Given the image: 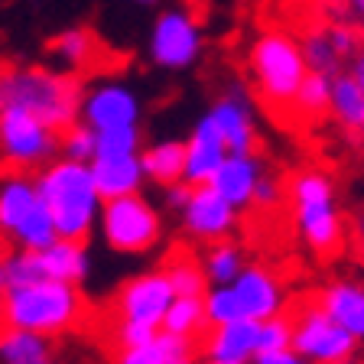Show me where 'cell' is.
I'll return each instance as SVG.
<instances>
[{"label":"cell","instance_id":"1","mask_svg":"<svg viewBox=\"0 0 364 364\" xmlns=\"http://www.w3.org/2000/svg\"><path fill=\"white\" fill-rule=\"evenodd\" d=\"M0 95H4V105L36 114L39 121L59 134L82 121L85 91L72 72H55L46 65L0 68Z\"/></svg>","mask_w":364,"mask_h":364},{"label":"cell","instance_id":"2","mask_svg":"<svg viewBox=\"0 0 364 364\" xmlns=\"http://www.w3.org/2000/svg\"><path fill=\"white\" fill-rule=\"evenodd\" d=\"M36 189L43 205L53 215L59 237L88 241L91 231L98 228L101 208H105V198L95 186V176H91V163L53 159L46 169H39Z\"/></svg>","mask_w":364,"mask_h":364},{"label":"cell","instance_id":"3","mask_svg":"<svg viewBox=\"0 0 364 364\" xmlns=\"http://www.w3.org/2000/svg\"><path fill=\"white\" fill-rule=\"evenodd\" d=\"M88 322V303L78 287L59 280H39L26 287H7L4 293V312L0 326L26 328V332L46 335H68Z\"/></svg>","mask_w":364,"mask_h":364},{"label":"cell","instance_id":"4","mask_svg":"<svg viewBox=\"0 0 364 364\" xmlns=\"http://www.w3.org/2000/svg\"><path fill=\"white\" fill-rule=\"evenodd\" d=\"M247 68L254 78V91L270 111H293V98L303 78L309 75L299 39L283 30H264L254 36L247 49Z\"/></svg>","mask_w":364,"mask_h":364},{"label":"cell","instance_id":"5","mask_svg":"<svg viewBox=\"0 0 364 364\" xmlns=\"http://www.w3.org/2000/svg\"><path fill=\"white\" fill-rule=\"evenodd\" d=\"M289 202H293L296 228H299L306 247L318 257H335L345 247V225H341L338 205H335L332 176L316 166L299 169L289 182Z\"/></svg>","mask_w":364,"mask_h":364},{"label":"cell","instance_id":"6","mask_svg":"<svg viewBox=\"0 0 364 364\" xmlns=\"http://www.w3.org/2000/svg\"><path fill=\"white\" fill-rule=\"evenodd\" d=\"M55 156H59V130H53L23 107H0V169L4 173H39Z\"/></svg>","mask_w":364,"mask_h":364},{"label":"cell","instance_id":"7","mask_svg":"<svg viewBox=\"0 0 364 364\" xmlns=\"http://www.w3.org/2000/svg\"><path fill=\"white\" fill-rule=\"evenodd\" d=\"M98 228L105 235V244L117 254H146L163 241V215L140 192L107 198Z\"/></svg>","mask_w":364,"mask_h":364},{"label":"cell","instance_id":"8","mask_svg":"<svg viewBox=\"0 0 364 364\" xmlns=\"http://www.w3.org/2000/svg\"><path fill=\"white\" fill-rule=\"evenodd\" d=\"M293 351L306 364H341L358 351V338L312 299L293 316Z\"/></svg>","mask_w":364,"mask_h":364},{"label":"cell","instance_id":"9","mask_svg":"<svg viewBox=\"0 0 364 364\" xmlns=\"http://www.w3.org/2000/svg\"><path fill=\"white\" fill-rule=\"evenodd\" d=\"M150 59L166 72L192 68L202 59V23L189 7H169L150 30Z\"/></svg>","mask_w":364,"mask_h":364},{"label":"cell","instance_id":"10","mask_svg":"<svg viewBox=\"0 0 364 364\" xmlns=\"http://www.w3.org/2000/svg\"><path fill=\"white\" fill-rule=\"evenodd\" d=\"M176 299V289L163 270H146L140 277H130L111 303L114 322H140L150 328H163L169 306Z\"/></svg>","mask_w":364,"mask_h":364},{"label":"cell","instance_id":"11","mask_svg":"<svg viewBox=\"0 0 364 364\" xmlns=\"http://www.w3.org/2000/svg\"><path fill=\"white\" fill-rule=\"evenodd\" d=\"M140 95L121 82H105L85 95L82 101V121L91 130H111V127H140Z\"/></svg>","mask_w":364,"mask_h":364},{"label":"cell","instance_id":"12","mask_svg":"<svg viewBox=\"0 0 364 364\" xmlns=\"http://www.w3.org/2000/svg\"><path fill=\"white\" fill-rule=\"evenodd\" d=\"M179 218H182L186 235L202 244L225 241V237H231V231H235V225H237V212L212 186H192V196Z\"/></svg>","mask_w":364,"mask_h":364},{"label":"cell","instance_id":"13","mask_svg":"<svg viewBox=\"0 0 364 364\" xmlns=\"http://www.w3.org/2000/svg\"><path fill=\"white\" fill-rule=\"evenodd\" d=\"M235 296L241 303L244 318H254V322H264V318L283 316L287 309V293H283V280L270 267H244L241 277L235 283Z\"/></svg>","mask_w":364,"mask_h":364},{"label":"cell","instance_id":"14","mask_svg":"<svg viewBox=\"0 0 364 364\" xmlns=\"http://www.w3.org/2000/svg\"><path fill=\"white\" fill-rule=\"evenodd\" d=\"M212 121L218 124L221 136L231 153H254L257 150V121H254V105H250V95L241 85H231V88L215 101Z\"/></svg>","mask_w":364,"mask_h":364},{"label":"cell","instance_id":"15","mask_svg":"<svg viewBox=\"0 0 364 364\" xmlns=\"http://www.w3.org/2000/svg\"><path fill=\"white\" fill-rule=\"evenodd\" d=\"M228 156H231V150H228L218 124L212 121V114H202L192 134L186 136V182L189 186H208Z\"/></svg>","mask_w":364,"mask_h":364},{"label":"cell","instance_id":"16","mask_svg":"<svg viewBox=\"0 0 364 364\" xmlns=\"http://www.w3.org/2000/svg\"><path fill=\"white\" fill-rule=\"evenodd\" d=\"M264 179V163H260L254 153H231V156L221 163V169L212 176V186L221 198H225L235 212H244L254 202V192H257V182Z\"/></svg>","mask_w":364,"mask_h":364},{"label":"cell","instance_id":"17","mask_svg":"<svg viewBox=\"0 0 364 364\" xmlns=\"http://www.w3.org/2000/svg\"><path fill=\"white\" fill-rule=\"evenodd\" d=\"M257 332L260 322L235 318L225 326H212L202 335V351L208 361H254L257 358Z\"/></svg>","mask_w":364,"mask_h":364},{"label":"cell","instance_id":"18","mask_svg":"<svg viewBox=\"0 0 364 364\" xmlns=\"http://www.w3.org/2000/svg\"><path fill=\"white\" fill-rule=\"evenodd\" d=\"M316 303L338 322L345 332L364 341V283L358 280H335L316 296Z\"/></svg>","mask_w":364,"mask_h":364},{"label":"cell","instance_id":"19","mask_svg":"<svg viewBox=\"0 0 364 364\" xmlns=\"http://www.w3.org/2000/svg\"><path fill=\"white\" fill-rule=\"evenodd\" d=\"M91 176H95V186H98L105 202L107 198L134 196L146 182L140 156H98L91 159Z\"/></svg>","mask_w":364,"mask_h":364},{"label":"cell","instance_id":"20","mask_svg":"<svg viewBox=\"0 0 364 364\" xmlns=\"http://www.w3.org/2000/svg\"><path fill=\"white\" fill-rule=\"evenodd\" d=\"M36 205H39L36 179L23 173H4V182H0V237L10 241Z\"/></svg>","mask_w":364,"mask_h":364},{"label":"cell","instance_id":"21","mask_svg":"<svg viewBox=\"0 0 364 364\" xmlns=\"http://www.w3.org/2000/svg\"><path fill=\"white\" fill-rule=\"evenodd\" d=\"M39 260H43L46 280L72 283V287H82V283L88 280V270H91L88 241H68V237H59L55 244L39 250Z\"/></svg>","mask_w":364,"mask_h":364},{"label":"cell","instance_id":"22","mask_svg":"<svg viewBox=\"0 0 364 364\" xmlns=\"http://www.w3.org/2000/svg\"><path fill=\"white\" fill-rule=\"evenodd\" d=\"M140 163H144L146 179L163 189L186 182V140H156L140 150Z\"/></svg>","mask_w":364,"mask_h":364},{"label":"cell","instance_id":"23","mask_svg":"<svg viewBox=\"0 0 364 364\" xmlns=\"http://www.w3.org/2000/svg\"><path fill=\"white\" fill-rule=\"evenodd\" d=\"M49 53H53L72 75H75V72H88V68H95L101 62V55H105L101 53L98 36H95L91 30H85V26L62 30L59 36L49 43Z\"/></svg>","mask_w":364,"mask_h":364},{"label":"cell","instance_id":"24","mask_svg":"<svg viewBox=\"0 0 364 364\" xmlns=\"http://www.w3.org/2000/svg\"><path fill=\"white\" fill-rule=\"evenodd\" d=\"M0 358L4 364H46L53 361V345L46 335L0 326Z\"/></svg>","mask_w":364,"mask_h":364},{"label":"cell","instance_id":"25","mask_svg":"<svg viewBox=\"0 0 364 364\" xmlns=\"http://www.w3.org/2000/svg\"><path fill=\"white\" fill-rule=\"evenodd\" d=\"M332 107V75H322V72H309L299 85L293 98V111L289 117L303 124H312V121H322Z\"/></svg>","mask_w":364,"mask_h":364},{"label":"cell","instance_id":"26","mask_svg":"<svg viewBox=\"0 0 364 364\" xmlns=\"http://www.w3.org/2000/svg\"><path fill=\"white\" fill-rule=\"evenodd\" d=\"M202 270L208 277L212 287H231V283L241 277L244 270V254L231 237L225 241H215V244H205L202 250Z\"/></svg>","mask_w":364,"mask_h":364},{"label":"cell","instance_id":"27","mask_svg":"<svg viewBox=\"0 0 364 364\" xmlns=\"http://www.w3.org/2000/svg\"><path fill=\"white\" fill-rule=\"evenodd\" d=\"M159 270L169 277L176 296H205L208 293V277H205V270H202V257H196L192 250H173Z\"/></svg>","mask_w":364,"mask_h":364},{"label":"cell","instance_id":"28","mask_svg":"<svg viewBox=\"0 0 364 364\" xmlns=\"http://www.w3.org/2000/svg\"><path fill=\"white\" fill-rule=\"evenodd\" d=\"M208 328V316H205V296H176L169 306L166 318H163V332H173L179 338H192L205 335Z\"/></svg>","mask_w":364,"mask_h":364},{"label":"cell","instance_id":"29","mask_svg":"<svg viewBox=\"0 0 364 364\" xmlns=\"http://www.w3.org/2000/svg\"><path fill=\"white\" fill-rule=\"evenodd\" d=\"M328 114L351 130L364 127V91L351 78V72H338L332 78V107H328Z\"/></svg>","mask_w":364,"mask_h":364},{"label":"cell","instance_id":"30","mask_svg":"<svg viewBox=\"0 0 364 364\" xmlns=\"http://www.w3.org/2000/svg\"><path fill=\"white\" fill-rule=\"evenodd\" d=\"M10 241H14L16 247H23V250H46L49 244L59 241L55 221H53V215H49V208L43 205V198H39V205L30 212V218L16 228V235L10 237Z\"/></svg>","mask_w":364,"mask_h":364},{"label":"cell","instance_id":"31","mask_svg":"<svg viewBox=\"0 0 364 364\" xmlns=\"http://www.w3.org/2000/svg\"><path fill=\"white\" fill-rule=\"evenodd\" d=\"M299 46H303V55H306V65H309V72H322V75H338L341 72V59L338 53H335L332 46V36H328V26H312V30H306V36L299 39Z\"/></svg>","mask_w":364,"mask_h":364},{"label":"cell","instance_id":"32","mask_svg":"<svg viewBox=\"0 0 364 364\" xmlns=\"http://www.w3.org/2000/svg\"><path fill=\"white\" fill-rule=\"evenodd\" d=\"M98 153V134L85 121H75L59 134V156L72 159V163H91Z\"/></svg>","mask_w":364,"mask_h":364},{"label":"cell","instance_id":"33","mask_svg":"<svg viewBox=\"0 0 364 364\" xmlns=\"http://www.w3.org/2000/svg\"><path fill=\"white\" fill-rule=\"evenodd\" d=\"M98 134V156H140L144 150V136L140 127H111V130H95Z\"/></svg>","mask_w":364,"mask_h":364},{"label":"cell","instance_id":"34","mask_svg":"<svg viewBox=\"0 0 364 364\" xmlns=\"http://www.w3.org/2000/svg\"><path fill=\"white\" fill-rule=\"evenodd\" d=\"M4 267H7V287H26V283L46 280L39 250H23V247L10 250L4 257Z\"/></svg>","mask_w":364,"mask_h":364},{"label":"cell","instance_id":"35","mask_svg":"<svg viewBox=\"0 0 364 364\" xmlns=\"http://www.w3.org/2000/svg\"><path fill=\"white\" fill-rule=\"evenodd\" d=\"M205 316H208V328L235 322V318H244L241 303H237V296H235V287H212L208 289V293H205Z\"/></svg>","mask_w":364,"mask_h":364},{"label":"cell","instance_id":"36","mask_svg":"<svg viewBox=\"0 0 364 364\" xmlns=\"http://www.w3.org/2000/svg\"><path fill=\"white\" fill-rule=\"evenodd\" d=\"M293 348V318L289 316H273L260 322L257 332V355H270V351H287Z\"/></svg>","mask_w":364,"mask_h":364},{"label":"cell","instance_id":"37","mask_svg":"<svg viewBox=\"0 0 364 364\" xmlns=\"http://www.w3.org/2000/svg\"><path fill=\"white\" fill-rule=\"evenodd\" d=\"M159 328H150V326H140V322H114L111 328V345L117 355L124 351H134V348H144L156 338Z\"/></svg>","mask_w":364,"mask_h":364},{"label":"cell","instance_id":"38","mask_svg":"<svg viewBox=\"0 0 364 364\" xmlns=\"http://www.w3.org/2000/svg\"><path fill=\"white\" fill-rule=\"evenodd\" d=\"M328 36H332V46L338 59H355L364 49V30L358 26H348V23H332L328 26Z\"/></svg>","mask_w":364,"mask_h":364},{"label":"cell","instance_id":"39","mask_svg":"<svg viewBox=\"0 0 364 364\" xmlns=\"http://www.w3.org/2000/svg\"><path fill=\"white\" fill-rule=\"evenodd\" d=\"M283 196H287V192H283V182L264 173V179L257 182V192H254L250 208H264V212H270V208H277V205L283 202Z\"/></svg>","mask_w":364,"mask_h":364},{"label":"cell","instance_id":"40","mask_svg":"<svg viewBox=\"0 0 364 364\" xmlns=\"http://www.w3.org/2000/svg\"><path fill=\"white\" fill-rule=\"evenodd\" d=\"M189 196H192L189 182H176V186H166V189H163V202H166V208L169 212H179V215H182V208H186V202H189Z\"/></svg>","mask_w":364,"mask_h":364},{"label":"cell","instance_id":"41","mask_svg":"<svg viewBox=\"0 0 364 364\" xmlns=\"http://www.w3.org/2000/svg\"><path fill=\"white\" fill-rule=\"evenodd\" d=\"M351 78H355V82L361 85V91H364V49L351 59Z\"/></svg>","mask_w":364,"mask_h":364},{"label":"cell","instance_id":"42","mask_svg":"<svg viewBox=\"0 0 364 364\" xmlns=\"http://www.w3.org/2000/svg\"><path fill=\"white\" fill-rule=\"evenodd\" d=\"M355 237H358V250H361V257H364V212L355 221Z\"/></svg>","mask_w":364,"mask_h":364},{"label":"cell","instance_id":"43","mask_svg":"<svg viewBox=\"0 0 364 364\" xmlns=\"http://www.w3.org/2000/svg\"><path fill=\"white\" fill-rule=\"evenodd\" d=\"M4 293H7V267H4V254H0V312H4Z\"/></svg>","mask_w":364,"mask_h":364},{"label":"cell","instance_id":"44","mask_svg":"<svg viewBox=\"0 0 364 364\" xmlns=\"http://www.w3.org/2000/svg\"><path fill=\"white\" fill-rule=\"evenodd\" d=\"M309 4H316V7H326V10H338V7H345V0H309Z\"/></svg>","mask_w":364,"mask_h":364},{"label":"cell","instance_id":"45","mask_svg":"<svg viewBox=\"0 0 364 364\" xmlns=\"http://www.w3.org/2000/svg\"><path fill=\"white\" fill-rule=\"evenodd\" d=\"M345 7L358 10V14H361V16H364V0H345Z\"/></svg>","mask_w":364,"mask_h":364},{"label":"cell","instance_id":"46","mask_svg":"<svg viewBox=\"0 0 364 364\" xmlns=\"http://www.w3.org/2000/svg\"><path fill=\"white\" fill-rule=\"evenodd\" d=\"M205 364H254V361H208L205 358Z\"/></svg>","mask_w":364,"mask_h":364},{"label":"cell","instance_id":"47","mask_svg":"<svg viewBox=\"0 0 364 364\" xmlns=\"http://www.w3.org/2000/svg\"><path fill=\"white\" fill-rule=\"evenodd\" d=\"M341 364H364V358H358V351H355V355H351L348 361H341Z\"/></svg>","mask_w":364,"mask_h":364},{"label":"cell","instance_id":"48","mask_svg":"<svg viewBox=\"0 0 364 364\" xmlns=\"http://www.w3.org/2000/svg\"><path fill=\"white\" fill-rule=\"evenodd\" d=\"M134 4H140V7H153V4H159V0H134Z\"/></svg>","mask_w":364,"mask_h":364},{"label":"cell","instance_id":"49","mask_svg":"<svg viewBox=\"0 0 364 364\" xmlns=\"http://www.w3.org/2000/svg\"><path fill=\"white\" fill-rule=\"evenodd\" d=\"M173 364H196V358H179V361H173Z\"/></svg>","mask_w":364,"mask_h":364},{"label":"cell","instance_id":"50","mask_svg":"<svg viewBox=\"0 0 364 364\" xmlns=\"http://www.w3.org/2000/svg\"><path fill=\"white\" fill-rule=\"evenodd\" d=\"M0 107H4V95H0Z\"/></svg>","mask_w":364,"mask_h":364},{"label":"cell","instance_id":"51","mask_svg":"<svg viewBox=\"0 0 364 364\" xmlns=\"http://www.w3.org/2000/svg\"><path fill=\"white\" fill-rule=\"evenodd\" d=\"M46 364H53V361H46Z\"/></svg>","mask_w":364,"mask_h":364},{"label":"cell","instance_id":"52","mask_svg":"<svg viewBox=\"0 0 364 364\" xmlns=\"http://www.w3.org/2000/svg\"><path fill=\"white\" fill-rule=\"evenodd\" d=\"M361 130H364V127H361Z\"/></svg>","mask_w":364,"mask_h":364}]
</instances>
